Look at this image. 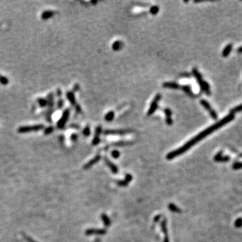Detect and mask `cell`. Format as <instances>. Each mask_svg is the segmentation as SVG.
<instances>
[{"instance_id": "1", "label": "cell", "mask_w": 242, "mask_h": 242, "mask_svg": "<svg viewBox=\"0 0 242 242\" xmlns=\"http://www.w3.org/2000/svg\"><path fill=\"white\" fill-rule=\"evenodd\" d=\"M234 119V115L233 114H228L227 116H226L225 117H224L221 120L219 121L217 123H215L213 125L211 126L210 127H208L207 129L204 130L203 131L198 134L196 136H195L194 137L191 139L189 141L182 146L181 147L178 148V149H176L174 151H172L170 153H169L166 156V158L168 159H172L178 156H179L181 154L184 153L185 152L188 151L189 149H190L192 146H194L195 144H196L198 142L200 141L201 140L205 138L207 136L212 133L213 132L215 131L217 129H219V128L222 127L223 126L225 125L226 124H227L228 123H229L231 120H233Z\"/></svg>"}, {"instance_id": "2", "label": "cell", "mask_w": 242, "mask_h": 242, "mask_svg": "<svg viewBox=\"0 0 242 242\" xmlns=\"http://www.w3.org/2000/svg\"><path fill=\"white\" fill-rule=\"evenodd\" d=\"M44 129V126L43 125H36L33 126H24L18 128V132L20 133H25L32 131H39Z\"/></svg>"}, {"instance_id": "3", "label": "cell", "mask_w": 242, "mask_h": 242, "mask_svg": "<svg viewBox=\"0 0 242 242\" xmlns=\"http://www.w3.org/2000/svg\"><path fill=\"white\" fill-rule=\"evenodd\" d=\"M162 98V96L160 94H157L155 95V96L154 97V98L153 99L151 104H150V107L149 110L147 111V116H151L156 111V110L158 108V104L159 102L160 101Z\"/></svg>"}, {"instance_id": "4", "label": "cell", "mask_w": 242, "mask_h": 242, "mask_svg": "<svg viewBox=\"0 0 242 242\" xmlns=\"http://www.w3.org/2000/svg\"><path fill=\"white\" fill-rule=\"evenodd\" d=\"M70 114V111L69 109H66L63 111V114H62L61 118L57 123V127L59 129H62L65 127V126L66 125V123L67 122L69 117Z\"/></svg>"}, {"instance_id": "5", "label": "cell", "mask_w": 242, "mask_h": 242, "mask_svg": "<svg viewBox=\"0 0 242 242\" xmlns=\"http://www.w3.org/2000/svg\"><path fill=\"white\" fill-rule=\"evenodd\" d=\"M133 131L129 129L124 130H106L104 133V135H125L127 134L132 133Z\"/></svg>"}, {"instance_id": "6", "label": "cell", "mask_w": 242, "mask_h": 242, "mask_svg": "<svg viewBox=\"0 0 242 242\" xmlns=\"http://www.w3.org/2000/svg\"><path fill=\"white\" fill-rule=\"evenodd\" d=\"M200 104L204 107V108H205L209 112L210 116L212 117V118L214 120H217L218 118L217 114L215 111L212 108L211 106L210 105V104L206 100H200Z\"/></svg>"}, {"instance_id": "7", "label": "cell", "mask_w": 242, "mask_h": 242, "mask_svg": "<svg viewBox=\"0 0 242 242\" xmlns=\"http://www.w3.org/2000/svg\"><path fill=\"white\" fill-rule=\"evenodd\" d=\"M163 87L165 88L171 89V90H178L181 88V86L179 84H178L176 82H164L163 84Z\"/></svg>"}, {"instance_id": "8", "label": "cell", "mask_w": 242, "mask_h": 242, "mask_svg": "<svg viewBox=\"0 0 242 242\" xmlns=\"http://www.w3.org/2000/svg\"><path fill=\"white\" fill-rule=\"evenodd\" d=\"M66 96H67V98L69 100L72 106H75L77 105V103H76V100H75V95H74V93L73 92H67V94H66Z\"/></svg>"}, {"instance_id": "9", "label": "cell", "mask_w": 242, "mask_h": 242, "mask_svg": "<svg viewBox=\"0 0 242 242\" xmlns=\"http://www.w3.org/2000/svg\"><path fill=\"white\" fill-rule=\"evenodd\" d=\"M123 46L124 45L123 42L120 41H116L113 43L112 45V49L114 51H118L123 47Z\"/></svg>"}, {"instance_id": "10", "label": "cell", "mask_w": 242, "mask_h": 242, "mask_svg": "<svg viewBox=\"0 0 242 242\" xmlns=\"http://www.w3.org/2000/svg\"><path fill=\"white\" fill-rule=\"evenodd\" d=\"M181 88H182V89L183 90H184V92L186 94H188V96L192 97V98H194V97L196 96L193 93L192 89H191L190 86H188V85H185V86H181Z\"/></svg>"}, {"instance_id": "11", "label": "cell", "mask_w": 242, "mask_h": 242, "mask_svg": "<svg viewBox=\"0 0 242 242\" xmlns=\"http://www.w3.org/2000/svg\"><path fill=\"white\" fill-rule=\"evenodd\" d=\"M106 233V230L104 229H91L86 231V234L87 235H92V234H99V235H103Z\"/></svg>"}, {"instance_id": "12", "label": "cell", "mask_w": 242, "mask_h": 242, "mask_svg": "<svg viewBox=\"0 0 242 242\" xmlns=\"http://www.w3.org/2000/svg\"><path fill=\"white\" fill-rule=\"evenodd\" d=\"M104 161H105V162H106V164L108 165V166L110 168V169L111 170H112V172L113 173H114V174H116V173L118 172V168H117V167L114 164H112V163L108 159H107L106 157H105L104 158Z\"/></svg>"}, {"instance_id": "13", "label": "cell", "mask_w": 242, "mask_h": 242, "mask_svg": "<svg viewBox=\"0 0 242 242\" xmlns=\"http://www.w3.org/2000/svg\"><path fill=\"white\" fill-rule=\"evenodd\" d=\"M232 49H233V45H232L231 44L227 45L224 48L223 51L222 52V56H223V57H228V56L229 55L230 53L231 52Z\"/></svg>"}, {"instance_id": "14", "label": "cell", "mask_w": 242, "mask_h": 242, "mask_svg": "<svg viewBox=\"0 0 242 242\" xmlns=\"http://www.w3.org/2000/svg\"><path fill=\"white\" fill-rule=\"evenodd\" d=\"M55 14V12L51 10H47L45 11L42 13L41 14V18L43 20H48V19L51 18L53 16V15Z\"/></svg>"}, {"instance_id": "15", "label": "cell", "mask_w": 242, "mask_h": 242, "mask_svg": "<svg viewBox=\"0 0 242 242\" xmlns=\"http://www.w3.org/2000/svg\"><path fill=\"white\" fill-rule=\"evenodd\" d=\"M100 155H96V157H95L93 159H92V160H90V162H89L87 164H86L84 166V169H88V168H90L92 166H93V165L94 164H96V163H97L98 162L99 160H100Z\"/></svg>"}, {"instance_id": "16", "label": "cell", "mask_w": 242, "mask_h": 242, "mask_svg": "<svg viewBox=\"0 0 242 242\" xmlns=\"http://www.w3.org/2000/svg\"><path fill=\"white\" fill-rule=\"evenodd\" d=\"M132 180V176L130 174H127L126 176V178L125 180H121L117 182V184L120 186H125L129 183V182Z\"/></svg>"}, {"instance_id": "17", "label": "cell", "mask_w": 242, "mask_h": 242, "mask_svg": "<svg viewBox=\"0 0 242 242\" xmlns=\"http://www.w3.org/2000/svg\"><path fill=\"white\" fill-rule=\"evenodd\" d=\"M132 144H133V142L118 141V142H116V143H112V145L116 146V147H125V146L130 145H132Z\"/></svg>"}, {"instance_id": "18", "label": "cell", "mask_w": 242, "mask_h": 242, "mask_svg": "<svg viewBox=\"0 0 242 242\" xmlns=\"http://www.w3.org/2000/svg\"><path fill=\"white\" fill-rule=\"evenodd\" d=\"M114 112L113 111L108 112L104 116L105 120L107 121V122H110L114 119Z\"/></svg>"}, {"instance_id": "19", "label": "cell", "mask_w": 242, "mask_h": 242, "mask_svg": "<svg viewBox=\"0 0 242 242\" xmlns=\"http://www.w3.org/2000/svg\"><path fill=\"white\" fill-rule=\"evenodd\" d=\"M168 208L171 211L174 212V213H180L182 211L180 209H179L177 206H176L174 204H170L168 206Z\"/></svg>"}, {"instance_id": "20", "label": "cell", "mask_w": 242, "mask_h": 242, "mask_svg": "<svg viewBox=\"0 0 242 242\" xmlns=\"http://www.w3.org/2000/svg\"><path fill=\"white\" fill-rule=\"evenodd\" d=\"M241 111H242V104L237 106H235L233 109H231V110H230V114L234 115L235 113L239 112H241Z\"/></svg>"}, {"instance_id": "21", "label": "cell", "mask_w": 242, "mask_h": 242, "mask_svg": "<svg viewBox=\"0 0 242 242\" xmlns=\"http://www.w3.org/2000/svg\"><path fill=\"white\" fill-rule=\"evenodd\" d=\"M102 219L103 222H104L105 225L106 227H108L110 224V221L109 219V218L106 215H102Z\"/></svg>"}, {"instance_id": "22", "label": "cell", "mask_w": 242, "mask_h": 242, "mask_svg": "<svg viewBox=\"0 0 242 242\" xmlns=\"http://www.w3.org/2000/svg\"><path fill=\"white\" fill-rule=\"evenodd\" d=\"M164 112L165 115H166V118H172V112L170 108H165L164 110Z\"/></svg>"}, {"instance_id": "23", "label": "cell", "mask_w": 242, "mask_h": 242, "mask_svg": "<svg viewBox=\"0 0 242 242\" xmlns=\"http://www.w3.org/2000/svg\"><path fill=\"white\" fill-rule=\"evenodd\" d=\"M159 7L157 6H154L151 7V8H150V13H151L152 15H156L159 12Z\"/></svg>"}, {"instance_id": "24", "label": "cell", "mask_w": 242, "mask_h": 242, "mask_svg": "<svg viewBox=\"0 0 242 242\" xmlns=\"http://www.w3.org/2000/svg\"><path fill=\"white\" fill-rule=\"evenodd\" d=\"M0 83H1L2 85L8 84L9 79L6 77H4V76L1 75H0Z\"/></svg>"}, {"instance_id": "25", "label": "cell", "mask_w": 242, "mask_h": 242, "mask_svg": "<svg viewBox=\"0 0 242 242\" xmlns=\"http://www.w3.org/2000/svg\"><path fill=\"white\" fill-rule=\"evenodd\" d=\"M90 128L89 126H86V127L84 128V131H83V134H84V136H86V137H88V136H90Z\"/></svg>"}, {"instance_id": "26", "label": "cell", "mask_w": 242, "mask_h": 242, "mask_svg": "<svg viewBox=\"0 0 242 242\" xmlns=\"http://www.w3.org/2000/svg\"><path fill=\"white\" fill-rule=\"evenodd\" d=\"M48 97H49V98H48L47 104H49V105L50 106L52 107L54 105L53 96V94H50Z\"/></svg>"}, {"instance_id": "27", "label": "cell", "mask_w": 242, "mask_h": 242, "mask_svg": "<svg viewBox=\"0 0 242 242\" xmlns=\"http://www.w3.org/2000/svg\"><path fill=\"white\" fill-rule=\"evenodd\" d=\"M38 102L39 105L42 107L45 106H47V101L45 99L38 98Z\"/></svg>"}, {"instance_id": "28", "label": "cell", "mask_w": 242, "mask_h": 242, "mask_svg": "<svg viewBox=\"0 0 242 242\" xmlns=\"http://www.w3.org/2000/svg\"><path fill=\"white\" fill-rule=\"evenodd\" d=\"M102 127H101V126L97 127L96 129L94 137H100V135L102 133Z\"/></svg>"}, {"instance_id": "29", "label": "cell", "mask_w": 242, "mask_h": 242, "mask_svg": "<svg viewBox=\"0 0 242 242\" xmlns=\"http://www.w3.org/2000/svg\"><path fill=\"white\" fill-rule=\"evenodd\" d=\"M54 131V128L53 127H49L46 128L45 129V135H49V134L51 133L52 132Z\"/></svg>"}, {"instance_id": "30", "label": "cell", "mask_w": 242, "mask_h": 242, "mask_svg": "<svg viewBox=\"0 0 242 242\" xmlns=\"http://www.w3.org/2000/svg\"><path fill=\"white\" fill-rule=\"evenodd\" d=\"M221 153H221V152H220L219 153H218L217 155L215 156V159L216 160H217V161H220V160L223 159V158H222V156H221ZM223 159L226 160V161H227V160L229 159V157H224Z\"/></svg>"}, {"instance_id": "31", "label": "cell", "mask_w": 242, "mask_h": 242, "mask_svg": "<svg viewBox=\"0 0 242 242\" xmlns=\"http://www.w3.org/2000/svg\"><path fill=\"white\" fill-rule=\"evenodd\" d=\"M111 154H112V156L114 158H118L119 157V156H120V153H119L118 151H117V150H114V151H112Z\"/></svg>"}, {"instance_id": "32", "label": "cell", "mask_w": 242, "mask_h": 242, "mask_svg": "<svg viewBox=\"0 0 242 242\" xmlns=\"http://www.w3.org/2000/svg\"><path fill=\"white\" fill-rule=\"evenodd\" d=\"M63 105H64L63 100L62 99H60L58 101V102H57L58 108H59V109L62 108H63Z\"/></svg>"}, {"instance_id": "33", "label": "cell", "mask_w": 242, "mask_h": 242, "mask_svg": "<svg viewBox=\"0 0 242 242\" xmlns=\"http://www.w3.org/2000/svg\"><path fill=\"white\" fill-rule=\"evenodd\" d=\"M24 237L25 239L26 240L27 242H36V241H35L34 239H32L31 237H30L29 236L26 235H24Z\"/></svg>"}, {"instance_id": "34", "label": "cell", "mask_w": 242, "mask_h": 242, "mask_svg": "<svg viewBox=\"0 0 242 242\" xmlns=\"http://www.w3.org/2000/svg\"><path fill=\"white\" fill-rule=\"evenodd\" d=\"M136 5H138V6L143 7V8H147V7L149 6V4H145V3H137Z\"/></svg>"}, {"instance_id": "35", "label": "cell", "mask_w": 242, "mask_h": 242, "mask_svg": "<svg viewBox=\"0 0 242 242\" xmlns=\"http://www.w3.org/2000/svg\"><path fill=\"white\" fill-rule=\"evenodd\" d=\"M166 122L168 125H172L173 124V120L172 118H166Z\"/></svg>"}, {"instance_id": "36", "label": "cell", "mask_w": 242, "mask_h": 242, "mask_svg": "<svg viewBox=\"0 0 242 242\" xmlns=\"http://www.w3.org/2000/svg\"><path fill=\"white\" fill-rule=\"evenodd\" d=\"M75 110L77 113H81L82 112V108H81V106H80L79 105H78V104H77L75 106Z\"/></svg>"}, {"instance_id": "37", "label": "cell", "mask_w": 242, "mask_h": 242, "mask_svg": "<svg viewBox=\"0 0 242 242\" xmlns=\"http://www.w3.org/2000/svg\"><path fill=\"white\" fill-rule=\"evenodd\" d=\"M241 225H242L241 219H238L237 221H236L235 223L236 227H240V226H241Z\"/></svg>"}, {"instance_id": "38", "label": "cell", "mask_w": 242, "mask_h": 242, "mask_svg": "<svg viewBox=\"0 0 242 242\" xmlns=\"http://www.w3.org/2000/svg\"><path fill=\"white\" fill-rule=\"evenodd\" d=\"M180 76L183 77H190V74L187 73H184L181 74Z\"/></svg>"}, {"instance_id": "39", "label": "cell", "mask_w": 242, "mask_h": 242, "mask_svg": "<svg viewBox=\"0 0 242 242\" xmlns=\"http://www.w3.org/2000/svg\"><path fill=\"white\" fill-rule=\"evenodd\" d=\"M77 135L76 134H73V135H71V140L73 141H76V140H77Z\"/></svg>"}, {"instance_id": "40", "label": "cell", "mask_w": 242, "mask_h": 242, "mask_svg": "<svg viewBox=\"0 0 242 242\" xmlns=\"http://www.w3.org/2000/svg\"><path fill=\"white\" fill-rule=\"evenodd\" d=\"M79 90V86L78 84H75L73 87V92H77Z\"/></svg>"}, {"instance_id": "41", "label": "cell", "mask_w": 242, "mask_h": 242, "mask_svg": "<svg viewBox=\"0 0 242 242\" xmlns=\"http://www.w3.org/2000/svg\"><path fill=\"white\" fill-rule=\"evenodd\" d=\"M57 94L58 97H61V94H62L61 90H59V89H58L57 92Z\"/></svg>"}, {"instance_id": "42", "label": "cell", "mask_w": 242, "mask_h": 242, "mask_svg": "<svg viewBox=\"0 0 242 242\" xmlns=\"http://www.w3.org/2000/svg\"><path fill=\"white\" fill-rule=\"evenodd\" d=\"M165 234H166V237H165L164 242H169V239H168V235H167V233H165Z\"/></svg>"}, {"instance_id": "43", "label": "cell", "mask_w": 242, "mask_h": 242, "mask_svg": "<svg viewBox=\"0 0 242 242\" xmlns=\"http://www.w3.org/2000/svg\"><path fill=\"white\" fill-rule=\"evenodd\" d=\"M237 51L239 52V53H242V46L241 47H240L238 49Z\"/></svg>"}]
</instances>
